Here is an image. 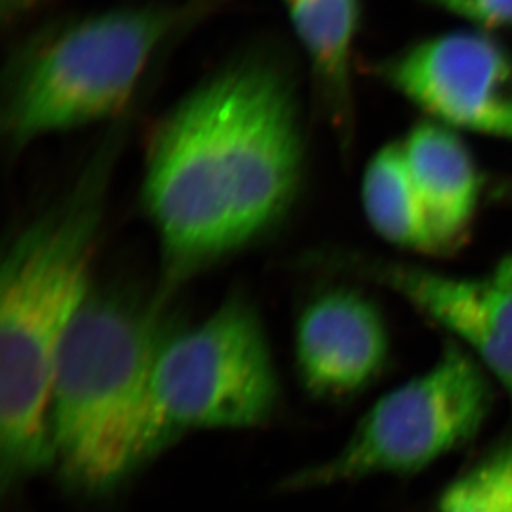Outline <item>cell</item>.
<instances>
[{
    "mask_svg": "<svg viewBox=\"0 0 512 512\" xmlns=\"http://www.w3.org/2000/svg\"><path fill=\"white\" fill-rule=\"evenodd\" d=\"M304 165L297 88L277 55L247 52L204 78L146 148L141 203L160 244L156 292L174 302L282 223Z\"/></svg>",
    "mask_w": 512,
    "mask_h": 512,
    "instance_id": "obj_1",
    "label": "cell"
},
{
    "mask_svg": "<svg viewBox=\"0 0 512 512\" xmlns=\"http://www.w3.org/2000/svg\"><path fill=\"white\" fill-rule=\"evenodd\" d=\"M130 118L108 128L73 183L5 247L0 271V479L4 493L52 466L58 352L92 289V264Z\"/></svg>",
    "mask_w": 512,
    "mask_h": 512,
    "instance_id": "obj_2",
    "label": "cell"
},
{
    "mask_svg": "<svg viewBox=\"0 0 512 512\" xmlns=\"http://www.w3.org/2000/svg\"><path fill=\"white\" fill-rule=\"evenodd\" d=\"M155 287L92 285L68 327L50 392L52 466L68 489L107 496L150 463L151 380L179 325Z\"/></svg>",
    "mask_w": 512,
    "mask_h": 512,
    "instance_id": "obj_3",
    "label": "cell"
},
{
    "mask_svg": "<svg viewBox=\"0 0 512 512\" xmlns=\"http://www.w3.org/2000/svg\"><path fill=\"white\" fill-rule=\"evenodd\" d=\"M203 10L199 2L107 10L29 37L2 75L5 150L14 156L44 136L118 120L148 65Z\"/></svg>",
    "mask_w": 512,
    "mask_h": 512,
    "instance_id": "obj_4",
    "label": "cell"
},
{
    "mask_svg": "<svg viewBox=\"0 0 512 512\" xmlns=\"http://www.w3.org/2000/svg\"><path fill=\"white\" fill-rule=\"evenodd\" d=\"M279 401L261 312L236 290L199 324L174 330L161 348L151 380L150 461L194 431L264 426Z\"/></svg>",
    "mask_w": 512,
    "mask_h": 512,
    "instance_id": "obj_5",
    "label": "cell"
},
{
    "mask_svg": "<svg viewBox=\"0 0 512 512\" xmlns=\"http://www.w3.org/2000/svg\"><path fill=\"white\" fill-rule=\"evenodd\" d=\"M493 400L483 363L448 343L428 372L380 398L337 453L285 476L279 488L299 493L418 473L473 440Z\"/></svg>",
    "mask_w": 512,
    "mask_h": 512,
    "instance_id": "obj_6",
    "label": "cell"
},
{
    "mask_svg": "<svg viewBox=\"0 0 512 512\" xmlns=\"http://www.w3.org/2000/svg\"><path fill=\"white\" fill-rule=\"evenodd\" d=\"M388 82L436 123L512 141V58L478 32L415 45L387 67Z\"/></svg>",
    "mask_w": 512,
    "mask_h": 512,
    "instance_id": "obj_7",
    "label": "cell"
},
{
    "mask_svg": "<svg viewBox=\"0 0 512 512\" xmlns=\"http://www.w3.org/2000/svg\"><path fill=\"white\" fill-rule=\"evenodd\" d=\"M388 353L382 312L357 290H322L297 315L295 370L315 400H347L367 390L382 375Z\"/></svg>",
    "mask_w": 512,
    "mask_h": 512,
    "instance_id": "obj_8",
    "label": "cell"
},
{
    "mask_svg": "<svg viewBox=\"0 0 512 512\" xmlns=\"http://www.w3.org/2000/svg\"><path fill=\"white\" fill-rule=\"evenodd\" d=\"M373 277L450 330L512 400V287L413 266H380Z\"/></svg>",
    "mask_w": 512,
    "mask_h": 512,
    "instance_id": "obj_9",
    "label": "cell"
},
{
    "mask_svg": "<svg viewBox=\"0 0 512 512\" xmlns=\"http://www.w3.org/2000/svg\"><path fill=\"white\" fill-rule=\"evenodd\" d=\"M435 244V256L468 239L479 203V174L455 130L423 121L401 141Z\"/></svg>",
    "mask_w": 512,
    "mask_h": 512,
    "instance_id": "obj_10",
    "label": "cell"
},
{
    "mask_svg": "<svg viewBox=\"0 0 512 512\" xmlns=\"http://www.w3.org/2000/svg\"><path fill=\"white\" fill-rule=\"evenodd\" d=\"M309 58L325 110L343 140L350 135V60L360 0H282Z\"/></svg>",
    "mask_w": 512,
    "mask_h": 512,
    "instance_id": "obj_11",
    "label": "cell"
},
{
    "mask_svg": "<svg viewBox=\"0 0 512 512\" xmlns=\"http://www.w3.org/2000/svg\"><path fill=\"white\" fill-rule=\"evenodd\" d=\"M362 201L378 236L393 246L435 256L430 224L401 141L383 146L368 163Z\"/></svg>",
    "mask_w": 512,
    "mask_h": 512,
    "instance_id": "obj_12",
    "label": "cell"
},
{
    "mask_svg": "<svg viewBox=\"0 0 512 512\" xmlns=\"http://www.w3.org/2000/svg\"><path fill=\"white\" fill-rule=\"evenodd\" d=\"M438 512H512V441L455 479Z\"/></svg>",
    "mask_w": 512,
    "mask_h": 512,
    "instance_id": "obj_13",
    "label": "cell"
},
{
    "mask_svg": "<svg viewBox=\"0 0 512 512\" xmlns=\"http://www.w3.org/2000/svg\"><path fill=\"white\" fill-rule=\"evenodd\" d=\"M463 19L486 27L512 25V0H435Z\"/></svg>",
    "mask_w": 512,
    "mask_h": 512,
    "instance_id": "obj_14",
    "label": "cell"
},
{
    "mask_svg": "<svg viewBox=\"0 0 512 512\" xmlns=\"http://www.w3.org/2000/svg\"><path fill=\"white\" fill-rule=\"evenodd\" d=\"M40 4H44V0H2V19L5 24L15 22L37 9Z\"/></svg>",
    "mask_w": 512,
    "mask_h": 512,
    "instance_id": "obj_15",
    "label": "cell"
},
{
    "mask_svg": "<svg viewBox=\"0 0 512 512\" xmlns=\"http://www.w3.org/2000/svg\"><path fill=\"white\" fill-rule=\"evenodd\" d=\"M494 277H496L499 282H503V284L512 287V254L499 264Z\"/></svg>",
    "mask_w": 512,
    "mask_h": 512,
    "instance_id": "obj_16",
    "label": "cell"
}]
</instances>
